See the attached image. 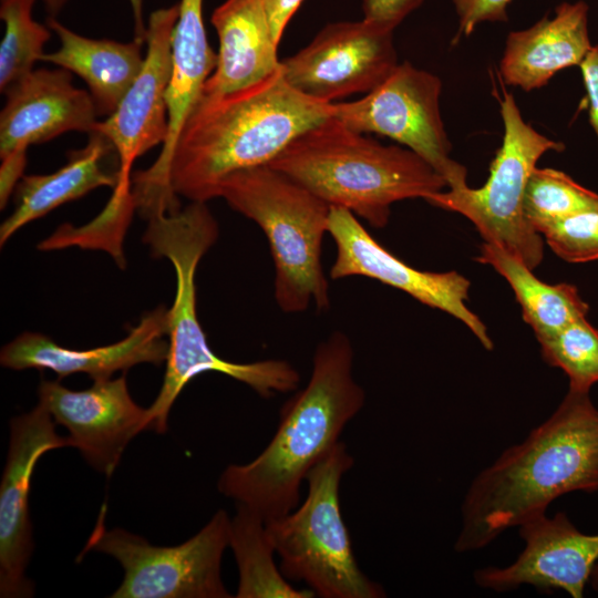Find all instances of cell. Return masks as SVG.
<instances>
[{
  "mask_svg": "<svg viewBox=\"0 0 598 598\" xmlns=\"http://www.w3.org/2000/svg\"><path fill=\"white\" fill-rule=\"evenodd\" d=\"M577 491H598V409L588 392L568 390L545 422L473 480L454 548L482 549Z\"/></svg>",
  "mask_w": 598,
  "mask_h": 598,
  "instance_id": "6da1fadb",
  "label": "cell"
},
{
  "mask_svg": "<svg viewBox=\"0 0 598 598\" xmlns=\"http://www.w3.org/2000/svg\"><path fill=\"white\" fill-rule=\"evenodd\" d=\"M331 104L292 89L281 64L247 87L203 93L175 143L165 177L168 190L190 202L218 197L227 176L268 165L299 135L329 118Z\"/></svg>",
  "mask_w": 598,
  "mask_h": 598,
  "instance_id": "7a4b0ae2",
  "label": "cell"
},
{
  "mask_svg": "<svg viewBox=\"0 0 598 598\" xmlns=\"http://www.w3.org/2000/svg\"><path fill=\"white\" fill-rule=\"evenodd\" d=\"M354 351L347 334L332 332L313 353L307 385L287 400L275 435L246 464H230L217 488L265 522L293 511L310 470L340 441L360 412L365 393L353 375Z\"/></svg>",
  "mask_w": 598,
  "mask_h": 598,
  "instance_id": "3957f363",
  "label": "cell"
},
{
  "mask_svg": "<svg viewBox=\"0 0 598 598\" xmlns=\"http://www.w3.org/2000/svg\"><path fill=\"white\" fill-rule=\"evenodd\" d=\"M147 218L143 240L155 257L171 261L176 291L168 321V354L161 390L148 409L151 430H167L169 411L185 385L196 375L218 372L247 384L262 398L298 389L299 371L288 361L269 359L230 362L209 347L196 313L195 276L198 264L218 238V224L206 203L184 208H157Z\"/></svg>",
  "mask_w": 598,
  "mask_h": 598,
  "instance_id": "277c9868",
  "label": "cell"
},
{
  "mask_svg": "<svg viewBox=\"0 0 598 598\" xmlns=\"http://www.w3.org/2000/svg\"><path fill=\"white\" fill-rule=\"evenodd\" d=\"M268 165L375 228L386 226L392 204L425 200L447 187L413 151L381 144L332 116L299 135Z\"/></svg>",
  "mask_w": 598,
  "mask_h": 598,
  "instance_id": "5b68a950",
  "label": "cell"
},
{
  "mask_svg": "<svg viewBox=\"0 0 598 598\" xmlns=\"http://www.w3.org/2000/svg\"><path fill=\"white\" fill-rule=\"evenodd\" d=\"M218 197L265 233L275 264V300L283 312L320 311L330 306L321 266V246L330 208L309 189L271 167L257 166L227 176Z\"/></svg>",
  "mask_w": 598,
  "mask_h": 598,
  "instance_id": "8992f818",
  "label": "cell"
},
{
  "mask_svg": "<svg viewBox=\"0 0 598 598\" xmlns=\"http://www.w3.org/2000/svg\"><path fill=\"white\" fill-rule=\"evenodd\" d=\"M354 460L339 441L308 473L303 503L265 522L280 570L322 598H382L385 591L360 568L340 509V484Z\"/></svg>",
  "mask_w": 598,
  "mask_h": 598,
  "instance_id": "52a82bcc",
  "label": "cell"
},
{
  "mask_svg": "<svg viewBox=\"0 0 598 598\" xmlns=\"http://www.w3.org/2000/svg\"><path fill=\"white\" fill-rule=\"evenodd\" d=\"M503 141L480 188L468 185L439 192L425 200L458 213L473 223L485 243L523 261L532 270L540 265L544 241L524 213V194L538 159L564 144L537 132L523 118L515 97L504 92L499 102Z\"/></svg>",
  "mask_w": 598,
  "mask_h": 598,
  "instance_id": "ba28073f",
  "label": "cell"
},
{
  "mask_svg": "<svg viewBox=\"0 0 598 598\" xmlns=\"http://www.w3.org/2000/svg\"><path fill=\"white\" fill-rule=\"evenodd\" d=\"M104 506L83 553L115 558L124 578L112 598H229L221 580V558L229 547L230 517L218 509L192 538L176 546H154L122 528L107 529Z\"/></svg>",
  "mask_w": 598,
  "mask_h": 598,
  "instance_id": "9c48e42d",
  "label": "cell"
},
{
  "mask_svg": "<svg viewBox=\"0 0 598 598\" xmlns=\"http://www.w3.org/2000/svg\"><path fill=\"white\" fill-rule=\"evenodd\" d=\"M442 81L404 61L375 89L352 102L331 104V116L359 133L390 137L425 159L448 188L467 185L454 161L440 110Z\"/></svg>",
  "mask_w": 598,
  "mask_h": 598,
  "instance_id": "30bf717a",
  "label": "cell"
},
{
  "mask_svg": "<svg viewBox=\"0 0 598 598\" xmlns=\"http://www.w3.org/2000/svg\"><path fill=\"white\" fill-rule=\"evenodd\" d=\"M288 84L321 103L369 93L396 68L393 30L367 20L327 24L299 52L280 61Z\"/></svg>",
  "mask_w": 598,
  "mask_h": 598,
  "instance_id": "8fae6325",
  "label": "cell"
},
{
  "mask_svg": "<svg viewBox=\"0 0 598 598\" xmlns=\"http://www.w3.org/2000/svg\"><path fill=\"white\" fill-rule=\"evenodd\" d=\"M328 234L337 246L329 271L331 279L363 276L402 290L421 303L458 319L486 350L493 349L486 326L465 303L471 282L464 276L409 266L380 245L355 215L343 207L331 206Z\"/></svg>",
  "mask_w": 598,
  "mask_h": 598,
  "instance_id": "7c38bea8",
  "label": "cell"
},
{
  "mask_svg": "<svg viewBox=\"0 0 598 598\" xmlns=\"http://www.w3.org/2000/svg\"><path fill=\"white\" fill-rule=\"evenodd\" d=\"M42 403L10 420V442L0 485V597H31L34 585L25 576L33 551L29 494L32 474L49 451L71 446L55 431Z\"/></svg>",
  "mask_w": 598,
  "mask_h": 598,
  "instance_id": "4fadbf2b",
  "label": "cell"
},
{
  "mask_svg": "<svg viewBox=\"0 0 598 598\" xmlns=\"http://www.w3.org/2000/svg\"><path fill=\"white\" fill-rule=\"evenodd\" d=\"M39 402L69 432L71 446L97 472L110 477L128 443L151 430L148 409L132 399L125 375L96 380L82 391L42 380Z\"/></svg>",
  "mask_w": 598,
  "mask_h": 598,
  "instance_id": "5bb4252c",
  "label": "cell"
},
{
  "mask_svg": "<svg viewBox=\"0 0 598 598\" xmlns=\"http://www.w3.org/2000/svg\"><path fill=\"white\" fill-rule=\"evenodd\" d=\"M178 3L150 14L143 66L118 106L93 133L104 136L118 157V182H132L136 158L164 144L168 134L167 90L172 76V35Z\"/></svg>",
  "mask_w": 598,
  "mask_h": 598,
  "instance_id": "9a60e30c",
  "label": "cell"
},
{
  "mask_svg": "<svg viewBox=\"0 0 598 598\" xmlns=\"http://www.w3.org/2000/svg\"><path fill=\"white\" fill-rule=\"evenodd\" d=\"M518 527L523 551L506 567L476 570V585L497 592L530 585L543 592L560 589L582 598L598 561V534H584L561 512L553 517L539 515Z\"/></svg>",
  "mask_w": 598,
  "mask_h": 598,
  "instance_id": "2e32d148",
  "label": "cell"
},
{
  "mask_svg": "<svg viewBox=\"0 0 598 598\" xmlns=\"http://www.w3.org/2000/svg\"><path fill=\"white\" fill-rule=\"evenodd\" d=\"M169 309L146 313L127 336L112 344L86 350L64 348L37 332H23L1 349L0 363L12 370H50L61 379L85 373L93 381L110 379L136 364L166 362Z\"/></svg>",
  "mask_w": 598,
  "mask_h": 598,
  "instance_id": "e0dca14e",
  "label": "cell"
},
{
  "mask_svg": "<svg viewBox=\"0 0 598 598\" xmlns=\"http://www.w3.org/2000/svg\"><path fill=\"white\" fill-rule=\"evenodd\" d=\"M0 114V157L63 133H93L97 113L90 92L72 84L59 68L33 70L6 91Z\"/></svg>",
  "mask_w": 598,
  "mask_h": 598,
  "instance_id": "ac0fdd59",
  "label": "cell"
},
{
  "mask_svg": "<svg viewBox=\"0 0 598 598\" xmlns=\"http://www.w3.org/2000/svg\"><path fill=\"white\" fill-rule=\"evenodd\" d=\"M172 35V76L167 90L168 134L156 161L133 177L137 195L145 198L168 196L167 166L183 125L214 72L217 53L208 43L203 0H181Z\"/></svg>",
  "mask_w": 598,
  "mask_h": 598,
  "instance_id": "d6986e66",
  "label": "cell"
},
{
  "mask_svg": "<svg viewBox=\"0 0 598 598\" xmlns=\"http://www.w3.org/2000/svg\"><path fill=\"white\" fill-rule=\"evenodd\" d=\"M591 48L587 3L563 2L553 18L507 35L501 75L506 84L526 92L540 89L557 72L579 66Z\"/></svg>",
  "mask_w": 598,
  "mask_h": 598,
  "instance_id": "ffe728a7",
  "label": "cell"
},
{
  "mask_svg": "<svg viewBox=\"0 0 598 598\" xmlns=\"http://www.w3.org/2000/svg\"><path fill=\"white\" fill-rule=\"evenodd\" d=\"M210 22L219 40L217 63L202 94H224L252 85L280 68L279 43L262 0H226Z\"/></svg>",
  "mask_w": 598,
  "mask_h": 598,
  "instance_id": "44dd1931",
  "label": "cell"
},
{
  "mask_svg": "<svg viewBox=\"0 0 598 598\" xmlns=\"http://www.w3.org/2000/svg\"><path fill=\"white\" fill-rule=\"evenodd\" d=\"M115 153L99 133H91L87 144L69 155L64 166L45 175H25L16 187V208L0 226V245L12 235L56 207L75 200L97 187L115 188L120 171L110 169L106 159Z\"/></svg>",
  "mask_w": 598,
  "mask_h": 598,
  "instance_id": "7402d4cb",
  "label": "cell"
},
{
  "mask_svg": "<svg viewBox=\"0 0 598 598\" xmlns=\"http://www.w3.org/2000/svg\"><path fill=\"white\" fill-rule=\"evenodd\" d=\"M47 25L58 35L61 45L55 52L44 53L41 61L80 76L89 86L97 116H110L143 66L144 42L83 37L56 18H48Z\"/></svg>",
  "mask_w": 598,
  "mask_h": 598,
  "instance_id": "603a6c76",
  "label": "cell"
},
{
  "mask_svg": "<svg viewBox=\"0 0 598 598\" xmlns=\"http://www.w3.org/2000/svg\"><path fill=\"white\" fill-rule=\"evenodd\" d=\"M476 260L493 267L507 280L536 339L585 318L588 312V305L574 285L539 280L523 261L493 244L484 243Z\"/></svg>",
  "mask_w": 598,
  "mask_h": 598,
  "instance_id": "cb8c5ba5",
  "label": "cell"
},
{
  "mask_svg": "<svg viewBox=\"0 0 598 598\" xmlns=\"http://www.w3.org/2000/svg\"><path fill=\"white\" fill-rule=\"evenodd\" d=\"M230 518L229 547L239 571L237 598H312L311 589L289 584L276 565L274 544L262 516L248 506L236 504Z\"/></svg>",
  "mask_w": 598,
  "mask_h": 598,
  "instance_id": "d4e9b609",
  "label": "cell"
},
{
  "mask_svg": "<svg viewBox=\"0 0 598 598\" xmlns=\"http://www.w3.org/2000/svg\"><path fill=\"white\" fill-rule=\"evenodd\" d=\"M35 1L0 0V18L4 23L0 44V92L3 94L33 71L51 38V29L32 17Z\"/></svg>",
  "mask_w": 598,
  "mask_h": 598,
  "instance_id": "484cf974",
  "label": "cell"
},
{
  "mask_svg": "<svg viewBox=\"0 0 598 598\" xmlns=\"http://www.w3.org/2000/svg\"><path fill=\"white\" fill-rule=\"evenodd\" d=\"M537 341L544 361L568 377L569 390L589 393L598 382V330L586 317Z\"/></svg>",
  "mask_w": 598,
  "mask_h": 598,
  "instance_id": "4316f807",
  "label": "cell"
},
{
  "mask_svg": "<svg viewBox=\"0 0 598 598\" xmlns=\"http://www.w3.org/2000/svg\"><path fill=\"white\" fill-rule=\"evenodd\" d=\"M597 208L598 194L564 172L538 167L532 172L524 194V213L535 230L549 221Z\"/></svg>",
  "mask_w": 598,
  "mask_h": 598,
  "instance_id": "83f0119b",
  "label": "cell"
},
{
  "mask_svg": "<svg viewBox=\"0 0 598 598\" xmlns=\"http://www.w3.org/2000/svg\"><path fill=\"white\" fill-rule=\"evenodd\" d=\"M136 209L132 183H117L106 206L92 221L82 227L65 224L39 245L41 250L60 249L79 245L93 248L97 236L112 235L122 245L123 235Z\"/></svg>",
  "mask_w": 598,
  "mask_h": 598,
  "instance_id": "f1b7e54d",
  "label": "cell"
},
{
  "mask_svg": "<svg viewBox=\"0 0 598 598\" xmlns=\"http://www.w3.org/2000/svg\"><path fill=\"white\" fill-rule=\"evenodd\" d=\"M536 230L551 250L568 262L598 260V208L549 221Z\"/></svg>",
  "mask_w": 598,
  "mask_h": 598,
  "instance_id": "f546056e",
  "label": "cell"
},
{
  "mask_svg": "<svg viewBox=\"0 0 598 598\" xmlns=\"http://www.w3.org/2000/svg\"><path fill=\"white\" fill-rule=\"evenodd\" d=\"M512 0H453L458 27L453 43L470 37L482 22H506L507 7Z\"/></svg>",
  "mask_w": 598,
  "mask_h": 598,
  "instance_id": "4dcf8cb0",
  "label": "cell"
},
{
  "mask_svg": "<svg viewBox=\"0 0 598 598\" xmlns=\"http://www.w3.org/2000/svg\"><path fill=\"white\" fill-rule=\"evenodd\" d=\"M424 0H363V19L394 30Z\"/></svg>",
  "mask_w": 598,
  "mask_h": 598,
  "instance_id": "1f68e13d",
  "label": "cell"
},
{
  "mask_svg": "<svg viewBox=\"0 0 598 598\" xmlns=\"http://www.w3.org/2000/svg\"><path fill=\"white\" fill-rule=\"evenodd\" d=\"M586 90L589 123L598 140V45H594L579 65Z\"/></svg>",
  "mask_w": 598,
  "mask_h": 598,
  "instance_id": "d6a6232c",
  "label": "cell"
},
{
  "mask_svg": "<svg viewBox=\"0 0 598 598\" xmlns=\"http://www.w3.org/2000/svg\"><path fill=\"white\" fill-rule=\"evenodd\" d=\"M27 163V148L14 150L1 157L0 167V205H7L13 188L23 177Z\"/></svg>",
  "mask_w": 598,
  "mask_h": 598,
  "instance_id": "836d02e7",
  "label": "cell"
},
{
  "mask_svg": "<svg viewBox=\"0 0 598 598\" xmlns=\"http://www.w3.org/2000/svg\"><path fill=\"white\" fill-rule=\"evenodd\" d=\"M272 29V33L280 43L282 33L303 0H262Z\"/></svg>",
  "mask_w": 598,
  "mask_h": 598,
  "instance_id": "e575fe53",
  "label": "cell"
},
{
  "mask_svg": "<svg viewBox=\"0 0 598 598\" xmlns=\"http://www.w3.org/2000/svg\"><path fill=\"white\" fill-rule=\"evenodd\" d=\"M133 17H134V31L136 40L145 43L146 25L143 19V0H128Z\"/></svg>",
  "mask_w": 598,
  "mask_h": 598,
  "instance_id": "d590c367",
  "label": "cell"
},
{
  "mask_svg": "<svg viewBox=\"0 0 598 598\" xmlns=\"http://www.w3.org/2000/svg\"><path fill=\"white\" fill-rule=\"evenodd\" d=\"M48 12V18H56L69 0H42Z\"/></svg>",
  "mask_w": 598,
  "mask_h": 598,
  "instance_id": "8d00e7d4",
  "label": "cell"
},
{
  "mask_svg": "<svg viewBox=\"0 0 598 598\" xmlns=\"http://www.w3.org/2000/svg\"><path fill=\"white\" fill-rule=\"evenodd\" d=\"M589 582L595 590H598V561L595 564Z\"/></svg>",
  "mask_w": 598,
  "mask_h": 598,
  "instance_id": "74e56055",
  "label": "cell"
}]
</instances>
